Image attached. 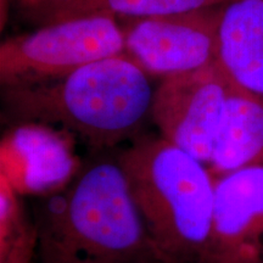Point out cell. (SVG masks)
<instances>
[{
    "instance_id": "30bf717a",
    "label": "cell",
    "mask_w": 263,
    "mask_h": 263,
    "mask_svg": "<svg viewBox=\"0 0 263 263\" xmlns=\"http://www.w3.org/2000/svg\"><path fill=\"white\" fill-rule=\"evenodd\" d=\"M263 166V95L233 82L209 167L221 176Z\"/></svg>"
},
{
    "instance_id": "4fadbf2b",
    "label": "cell",
    "mask_w": 263,
    "mask_h": 263,
    "mask_svg": "<svg viewBox=\"0 0 263 263\" xmlns=\"http://www.w3.org/2000/svg\"><path fill=\"white\" fill-rule=\"evenodd\" d=\"M25 5L29 6V8L42 10V11H47V10L54 8L64 3L70 2V0H21Z\"/></svg>"
},
{
    "instance_id": "9c48e42d",
    "label": "cell",
    "mask_w": 263,
    "mask_h": 263,
    "mask_svg": "<svg viewBox=\"0 0 263 263\" xmlns=\"http://www.w3.org/2000/svg\"><path fill=\"white\" fill-rule=\"evenodd\" d=\"M74 172V157L65 138L43 123L25 122L8 134L2 143V172L18 185L66 182ZM70 180V179H68Z\"/></svg>"
},
{
    "instance_id": "7a4b0ae2",
    "label": "cell",
    "mask_w": 263,
    "mask_h": 263,
    "mask_svg": "<svg viewBox=\"0 0 263 263\" xmlns=\"http://www.w3.org/2000/svg\"><path fill=\"white\" fill-rule=\"evenodd\" d=\"M163 263H206L216 176L205 162L163 137L136 138L117 157Z\"/></svg>"
},
{
    "instance_id": "5b68a950",
    "label": "cell",
    "mask_w": 263,
    "mask_h": 263,
    "mask_svg": "<svg viewBox=\"0 0 263 263\" xmlns=\"http://www.w3.org/2000/svg\"><path fill=\"white\" fill-rule=\"evenodd\" d=\"M223 5L124 20V54L151 77L189 73L217 61Z\"/></svg>"
},
{
    "instance_id": "8992f818",
    "label": "cell",
    "mask_w": 263,
    "mask_h": 263,
    "mask_svg": "<svg viewBox=\"0 0 263 263\" xmlns=\"http://www.w3.org/2000/svg\"><path fill=\"white\" fill-rule=\"evenodd\" d=\"M232 87L218 61L166 78L155 89L151 120L161 137L209 166Z\"/></svg>"
},
{
    "instance_id": "8fae6325",
    "label": "cell",
    "mask_w": 263,
    "mask_h": 263,
    "mask_svg": "<svg viewBox=\"0 0 263 263\" xmlns=\"http://www.w3.org/2000/svg\"><path fill=\"white\" fill-rule=\"evenodd\" d=\"M228 2L230 0H70L44 11V22L47 25L89 15L144 18L224 5Z\"/></svg>"
},
{
    "instance_id": "ba28073f",
    "label": "cell",
    "mask_w": 263,
    "mask_h": 263,
    "mask_svg": "<svg viewBox=\"0 0 263 263\" xmlns=\"http://www.w3.org/2000/svg\"><path fill=\"white\" fill-rule=\"evenodd\" d=\"M217 61L235 84L263 95V0L223 5Z\"/></svg>"
},
{
    "instance_id": "5bb4252c",
    "label": "cell",
    "mask_w": 263,
    "mask_h": 263,
    "mask_svg": "<svg viewBox=\"0 0 263 263\" xmlns=\"http://www.w3.org/2000/svg\"><path fill=\"white\" fill-rule=\"evenodd\" d=\"M159 263H162V262H159Z\"/></svg>"
},
{
    "instance_id": "6da1fadb",
    "label": "cell",
    "mask_w": 263,
    "mask_h": 263,
    "mask_svg": "<svg viewBox=\"0 0 263 263\" xmlns=\"http://www.w3.org/2000/svg\"><path fill=\"white\" fill-rule=\"evenodd\" d=\"M34 226L37 263L162 262L118 159L90 163L48 195Z\"/></svg>"
},
{
    "instance_id": "277c9868",
    "label": "cell",
    "mask_w": 263,
    "mask_h": 263,
    "mask_svg": "<svg viewBox=\"0 0 263 263\" xmlns=\"http://www.w3.org/2000/svg\"><path fill=\"white\" fill-rule=\"evenodd\" d=\"M124 52L122 26L108 15L51 22L0 47L5 88L55 81L83 66Z\"/></svg>"
},
{
    "instance_id": "52a82bcc",
    "label": "cell",
    "mask_w": 263,
    "mask_h": 263,
    "mask_svg": "<svg viewBox=\"0 0 263 263\" xmlns=\"http://www.w3.org/2000/svg\"><path fill=\"white\" fill-rule=\"evenodd\" d=\"M206 263H263V166L216 177Z\"/></svg>"
},
{
    "instance_id": "7c38bea8",
    "label": "cell",
    "mask_w": 263,
    "mask_h": 263,
    "mask_svg": "<svg viewBox=\"0 0 263 263\" xmlns=\"http://www.w3.org/2000/svg\"><path fill=\"white\" fill-rule=\"evenodd\" d=\"M37 261V230L28 221L14 184L0 174V263Z\"/></svg>"
},
{
    "instance_id": "3957f363",
    "label": "cell",
    "mask_w": 263,
    "mask_h": 263,
    "mask_svg": "<svg viewBox=\"0 0 263 263\" xmlns=\"http://www.w3.org/2000/svg\"><path fill=\"white\" fill-rule=\"evenodd\" d=\"M155 89L127 54L38 84L5 88V105L24 122L61 124L97 149L136 136L151 118Z\"/></svg>"
}]
</instances>
